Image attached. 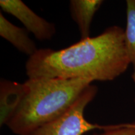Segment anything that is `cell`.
<instances>
[{
  "instance_id": "2",
  "label": "cell",
  "mask_w": 135,
  "mask_h": 135,
  "mask_svg": "<svg viewBox=\"0 0 135 135\" xmlns=\"http://www.w3.org/2000/svg\"><path fill=\"white\" fill-rule=\"evenodd\" d=\"M91 83L83 79H28L23 98L6 125L15 134H26L65 114Z\"/></svg>"
},
{
  "instance_id": "9",
  "label": "cell",
  "mask_w": 135,
  "mask_h": 135,
  "mask_svg": "<svg viewBox=\"0 0 135 135\" xmlns=\"http://www.w3.org/2000/svg\"><path fill=\"white\" fill-rule=\"evenodd\" d=\"M104 132L98 135H135V123L101 126Z\"/></svg>"
},
{
  "instance_id": "3",
  "label": "cell",
  "mask_w": 135,
  "mask_h": 135,
  "mask_svg": "<svg viewBox=\"0 0 135 135\" xmlns=\"http://www.w3.org/2000/svg\"><path fill=\"white\" fill-rule=\"evenodd\" d=\"M97 92L98 88L90 84L65 114L24 135H83L88 131L101 128L88 121L84 116V109Z\"/></svg>"
},
{
  "instance_id": "6",
  "label": "cell",
  "mask_w": 135,
  "mask_h": 135,
  "mask_svg": "<svg viewBox=\"0 0 135 135\" xmlns=\"http://www.w3.org/2000/svg\"><path fill=\"white\" fill-rule=\"evenodd\" d=\"M103 1L101 0H71L70 11L80 32L81 40L89 38L90 26L95 13Z\"/></svg>"
},
{
  "instance_id": "10",
  "label": "cell",
  "mask_w": 135,
  "mask_h": 135,
  "mask_svg": "<svg viewBox=\"0 0 135 135\" xmlns=\"http://www.w3.org/2000/svg\"><path fill=\"white\" fill-rule=\"evenodd\" d=\"M134 103H135V98H134Z\"/></svg>"
},
{
  "instance_id": "7",
  "label": "cell",
  "mask_w": 135,
  "mask_h": 135,
  "mask_svg": "<svg viewBox=\"0 0 135 135\" xmlns=\"http://www.w3.org/2000/svg\"><path fill=\"white\" fill-rule=\"evenodd\" d=\"M0 35L20 52L30 57L38 51L26 30L15 26L0 13Z\"/></svg>"
},
{
  "instance_id": "1",
  "label": "cell",
  "mask_w": 135,
  "mask_h": 135,
  "mask_svg": "<svg viewBox=\"0 0 135 135\" xmlns=\"http://www.w3.org/2000/svg\"><path fill=\"white\" fill-rule=\"evenodd\" d=\"M124 45V30L113 26L98 36L81 40L55 51L38 49L26 63L28 79H83L112 81L130 65Z\"/></svg>"
},
{
  "instance_id": "4",
  "label": "cell",
  "mask_w": 135,
  "mask_h": 135,
  "mask_svg": "<svg viewBox=\"0 0 135 135\" xmlns=\"http://www.w3.org/2000/svg\"><path fill=\"white\" fill-rule=\"evenodd\" d=\"M0 6L4 12L21 22L26 30L40 41L51 40L56 33L55 25L47 21L20 0H1Z\"/></svg>"
},
{
  "instance_id": "5",
  "label": "cell",
  "mask_w": 135,
  "mask_h": 135,
  "mask_svg": "<svg viewBox=\"0 0 135 135\" xmlns=\"http://www.w3.org/2000/svg\"><path fill=\"white\" fill-rule=\"evenodd\" d=\"M25 94V84L1 80L0 83V124H6Z\"/></svg>"
},
{
  "instance_id": "8",
  "label": "cell",
  "mask_w": 135,
  "mask_h": 135,
  "mask_svg": "<svg viewBox=\"0 0 135 135\" xmlns=\"http://www.w3.org/2000/svg\"><path fill=\"white\" fill-rule=\"evenodd\" d=\"M124 45L128 56L133 67L131 78L135 83V0L126 1Z\"/></svg>"
}]
</instances>
